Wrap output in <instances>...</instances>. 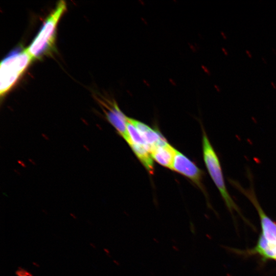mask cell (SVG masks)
<instances>
[{"label": "cell", "mask_w": 276, "mask_h": 276, "mask_svg": "<svg viewBox=\"0 0 276 276\" xmlns=\"http://www.w3.org/2000/svg\"><path fill=\"white\" fill-rule=\"evenodd\" d=\"M66 9L65 2L59 1L45 19L38 34L26 49L33 60L39 59L54 50L58 24Z\"/></svg>", "instance_id": "cell-1"}, {"label": "cell", "mask_w": 276, "mask_h": 276, "mask_svg": "<svg viewBox=\"0 0 276 276\" xmlns=\"http://www.w3.org/2000/svg\"><path fill=\"white\" fill-rule=\"evenodd\" d=\"M202 130V147L203 160L208 172L218 190L228 210L237 211L241 214L239 208L229 194L225 182L220 159L204 129Z\"/></svg>", "instance_id": "cell-2"}, {"label": "cell", "mask_w": 276, "mask_h": 276, "mask_svg": "<svg viewBox=\"0 0 276 276\" xmlns=\"http://www.w3.org/2000/svg\"><path fill=\"white\" fill-rule=\"evenodd\" d=\"M32 60L26 49L14 50L2 61L0 65L1 98L14 86Z\"/></svg>", "instance_id": "cell-3"}, {"label": "cell", "mask_w": 276, "mask_h": 276, "mask_svg": "<svg viewBox=\"0 0 276 276\" xmlns=\"http://www.w3.org/2000/svg\"><path fill=\"white\" fill-rule=\"evenodd\" d=\"M247 173L250 184V187L247 189L243 188L237 180L228 178V181L247 197L256 208L260 220L262 231L260 235L267 241L276 242V222L266 214L261 206L255 193L252 175L249 170Z\"/></svg>", "instance_id": "cell-4"}, {"label": "cell", "mask_w": 276, "mask_h": 276, "mask_svg": "<svg viewBox=\"0 0 276 276\" xmlns=\"http://www.w3.org/2000/svg\"><path fill=\"white\" fill-rule=\"evenodd\" d=\"M96 99L107 121L129 144L130 138L127 129V117L120 109L117 102L113 99L103 96H97Z\"/></svg>", "instance_id": "cell-5"}, {"label": "cell", "mask_w": 276, "mask_h": 276, "mask_svg": "<svg viewBox=\"0 0 276 276\" xmlns=\"http://www.w3.org/2000/svg\"><path fill=\"white\" fill-rule=\"evenodd\" d=\"M172 170L191 180L207 197V193L203 185L204 172L193 162L176 150Z\"/></svg>", "instance_id": "cell-6"}, {"label": "cell", "mask_w": 276, "mask_h": 276, "mask_svg": "<svg viewBox=\"0 0 276 276\" xmlns=\"http://www.w3.org/2000/svg\"><path fill=\"white\" fill-rule=\"evenodd\" d=\"M128 120L139 130L148 145L150 152L155 148L167 143L164 137L157 131L137 120L127 117Z\"/></svg>", "instance_id": "cell-7"}, {"label": "cell", "mask_w": 276, "mask_h": 276, "mask_svg": "<svg viewBox=\"0 0 276 276\" xmlns=\"http://www.w3.org/2000/svg\"><path fill=\"white\" fill-rule=\"evenodd\" d=\"M176 149L168 143L159 146L150 152L151 156L157 163L162 166L172 169Z\"/></svg>", "instance_id": "cell-8"}, {"label": "cell", "mask_w": 276, "mask_h": 276, "mask_svg": "<svg viewBox=\"0 0 276 276\" xmlns=\"http://www.w3.org/2000/svg\"><path fill=\"white\" fill-rule=\"evenodd\" d=\"M265 260H272L276 262V242L266 240L260 235L256 246L251 250Z\"/></svg>", "instance_id": "cell-9"}, {"label": "cell", "mask_w": 276, "mask_h": 276, "mask_svg": "<svg viewBox=\"0 0 276 276\" xmlns=\"http://www.w3.org/2000/svg\"><path fill=\"white\" fill-rule=\"evenodd\" d=\"M129 146L148 172L153 174L154 171L153 158L149 149L146 146L132 143Z\"/></svg>", "instance_id": "cell-10"}, {"label": "cell", "mask_w": 276, "mask_h": 276, "mask_svg": "<svg viewBox=\"0 0 276 276\" xmlns=\"http://www.w3.org/2000/svg\"><path fill=\"white\" fill-rule=\"evenodd\" d=\"M245 53L246 55L248 56V57L250 58H251L252 57V54L248 50H245Z\"/></svg>", "instance_id": "cell-11"}, {"label": "cell", "mask_w": 276, "mask_h": 276, "mask_svg": "<svg viewBox=\"0 0 276 276\" xmlns=\"http://www.w3.org/2000/svg\"><path fill=\"white\" fill-rule=\"evenodd\" d=\"M221 50H222V51H223V52L224 53V55L225 56H228V53L227 51L226 50V49L225 48L222 47L221 48Z\"/></svg>", "instance_id": "cell-12"}, {"label": "cell", "mask_w": 276, "mask_h": 276, "mask_svg": "<svg viewBox=\"0 0 276 276\" xmlns=\"http://www.w3.org/2000/svg\"><path fill=\"white\" fill-rule=\"evenodd\" d=\"M220 33L222 35V36H223L224 39H225V40L227 39V36H226V34L224 32L221 31V32H220Z\"/></svg>", "instance_id": "cell-13"}, {"label": "cell", "mask_w": 276, "mask_h": 276, "mask_svg": "<svg viewBox=\"0 0 276 276\" xmlns=\"http://www.w3.org/2000/svg\"><path fill=\"white\" fill-rule=\"evenodd\" d=\"M270 84L274 89H276V84L273 81H271Z\"/></svg>", "instance_id": "cell-14"}, {"label": "cell", "mask_w": 276, "mask_h": 276, "mask_svg": "<svg viewBox=\"0 0 276 276\" xmlns=\"http://www.w3.org/2000/svg\"><path fill=\"white\" fill-rule=\"evenodd\" d=\"M261 59L264 63L267 64V60L265 58H264V57H262Z\"/></svg>", "instance_id": "cell-15"}, {"label": "cell", "mask_w": 276, "mask_h": 276, "mask_svg": "<svg viewBox=\"0 0 276 276\" xmlns=\"http://www.w3.org/2000/svg\"><path fill=\"white\" fill-rule=\"evenodd\" d=\"M89 244H90V246L91 247H93V248H96V246H95V245L94 243H90Z\"/></svg>", "instance_id": "cell-16"}, {"label": "cell", "mask_w": 276, "mask_h": 276, "mask_svg": "<svg viewBox=\"0 0 276 276\" xmlns=\"http://www.w3.org/2000/svg\"><path fill=\"white\" fill-rule=\"evenodd\" d=\"M33 265L35 266V267H39V266L36 262H33Z\"/></svg>", "instance_id": "cell-17"}, {"label": "cell", "mask_w": 276, "mask_h": 276, "mask_svg": "<svg viewBox=\"0 0 276 276\" xmlns=\"http://www.w3.org/2000/svg\"><path fill=\"white\" fill-rule=\"evenodd\" d=\"M215 87L218 91H220V89L217 85H215Z\"/></svg>", "instance_id": "cell-18"}, {"label": "cell", "mask_w": 276, "mask_h": 276, "mask_svg": "<svg viewBox=\"0 0 276 276\" xmlns=\"http://www.w3.org/2000/svg\"><path fill=\"white\" fill-rule=\"evenodd\" d=\"M272 51H273V52H274V54H276V51H275V50L274 49H272Z\"/></svg>", "instance_id": "cell-19"}]
</instances>
